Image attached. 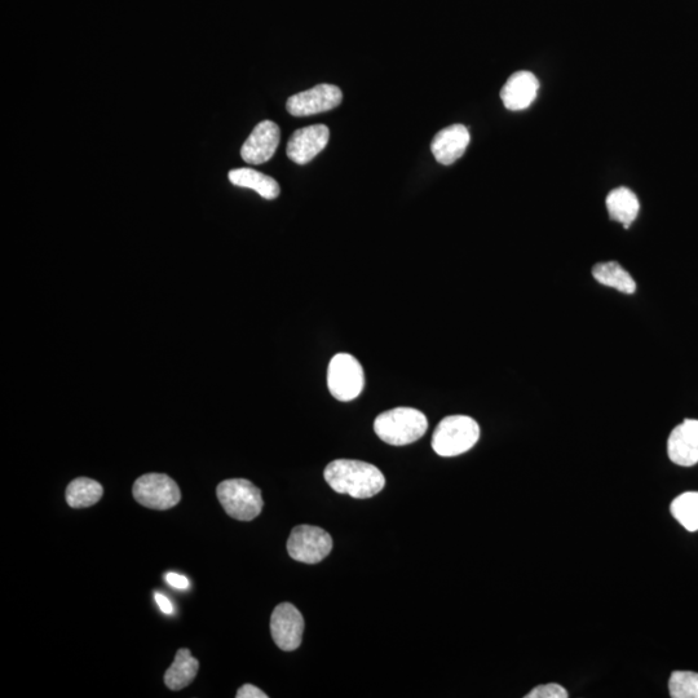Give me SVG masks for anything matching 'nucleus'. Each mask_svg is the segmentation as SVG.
Instances as JSON below:
<instances>
[{
  "label": "nucleus",
  "instance_id": "nucleus-12",
  "mask_svg": "<svg viewBox=\"0 0 698 698\" xmlns=\"http://www.w3.org/2000/svg\"><path fill=\"white\" fill-rule=\"evenodd\" d=\"M667 454L671 462L683 467L698 463V421L686 419L675 427L667 440Z\"/></svg>",
  "mask_w": 698,
  "mask_h": 698
},
{
  "label": "nucleus",
  "instance_id": "nucleus-23",
  "mask_svg": "<svg viewBox=\"0 0 698 698\" xmlns=\"http://www.w3.org/2000/svg\"><path fill=\"white\" fill-rule=\"evenodd\" d=\"M237 698H268L267 693H264L262 689L253 686V684H245L240 689H238Z\"/></svg>",
  "mask_w": 698,
  "mask_h": 698
},
{
  "label": "nucleus",
  "instance_id": "nucleus-3",
  "mask_svg": "<svg viewBox=\"0 0 698 698\" xmlns=\"http://www.w3.org/2000/svg\"><path fill=\"white\" fill-rule=\"evenodd\" d=\"M480 439L479 424L467 415H450L437 424L432 448L441 457H457L468 452Z\"/></svg>",
  "mask_w": 698,
  "mask_h": 698
},
{
  "label": "nucleus",
  "instance_id": "nucleus-13",
  "mask_svg": "<svg viewBox=\"0 0 698 698\" xmlns=\"http://www.w3.org/2000/svg\"><path fill=\"white\" fill-rule=\"evenodd\" d=\"M471 136L468 128L463 125H453L444 128L432 140L431 150L436 161L441 165H453L465 154Z\"/></svg>",
  "mask_w": 698,
  "mask_h": 698
},
{
  "label": "nucleus",
  "instance_id": "nucleus-11",
  "mask_svg": "<svg viewBox=\"0 0 698 698\" xmlns=\"http://www.w3.org/2000/svg\"><path fill=\"white\" fill-rule=\"evenodd\" d=\"M329 139L330 131L325 125L300 128L287 143V157L297 165H307L326 148Z\"/></svg>",
  "mask_w": 698,
  "mask_h": 698
},
{
  "label": "nucleus",
  "instance_id": "nucleus-15",
  "mask_svg": "<svg viewBox=\"0 0 698 698\" xmlns=\"http://www.w3.org/2000/svg\"><path fill=\"white\" fill-rule=\"evenodd\" d=\"M607 210L614 222L621 223L625 229H629L634 220L638 218L640 202L638 197L629 188L620 187L613 189L607 197Z\"/></svg>",
  "mask_w": 698,
  "mask_h": 698
},
{
  "label": "nucleus",
  "instance_id": "nucleus-10",
  "mask_svg": "<svg viewBox=\"0 0 698 698\" xmlns=\"http://www.w3.org/2000/svg\"><path fill=\"white\" fill-rule=\"evenodd\" d=\"M280 139V127L275 122H260L242 145L241 157L249 165H262L275 156Z\"/></svg>",
  "mask_w": 698,
  "mask_h": 698
},
{
  "label": "nucleus",
  "instance_id": "nucleus-16",
  "mask_svg": "<svg viewBox=\"0 0 698 698\" xmlns=\"http://www.w3.org/2000/svg\"><path fill=\"white\" fill-rule=\"evenodd\" d=\"M229 180L236 187L253 189L264 200H276L280 196V185L271 176L253 169H236L229 171Z\"/></svg>",
  "mask_w": 698,
  "mask_h": 698
},
{
  "label": "nucleus",
  "instance_id": "nucleus-25",
  "mask_svg": "<svg viewBox=\"0 0 698 698\" xmlns=\"http://www.w3.org/2000/svg\"><path fill=\"white\" fill-rule=\"evenodd\" d=\"M154 599H156L158 607L161 608V611L163 613H166V614L174 613V605H172L170 600L167 599L165 595H163L161 593H154Z\"/></svg>",
  "mask_w": 698,
  "mask_h": 698
},
{
  "label": "nucleus",
  "instance_id": "nucleus-4",
  "mask_svg": "<svg viewBox=\"0 0 698 698\" xmlns=\"http://www.w3.org/2000/svg\"><path fill=\"white\" fill-rule=\"evenodd\" d=\"M220 505L231 518L251 521L258 518L264 507L262 492L245 479L225 480L216 489Z\"/></svg>",
  "mask_w": 698,
  "mask_h": 698
},
{
  "label": "nucleus",
  "instance_id": "nucleus-6",
  "mask_svg": "<svg viewBox=\"0 0 698 698\" xmlns=\"http://www.w3.org/2000/svg\"><path fill=\"white\" fill-rule=\"evenodd\" d=\"M132 494L141 506L161 511L175 507L181 499L178 484L165 474L140 476L135 481Z\"/></svg>",
  "mask_w": 698,
  "mask_h": 698
},
{
  "label": "nucleus",
  "instance_id": "nucleus-22",
  "mask_svg": "<svg viewBox=\"0 0 698 698\" xmlns=\"http://www.w3.org/2000/svg\"><path fill=\"white\" fill-rule=\"evenodd\" d=\"M527 698H567L569 697V693L567 692V689H565L563 686H560V684L556 683H550V684H543V686H538L533 689V691H530L527 696Z\"/></svg>",
  "mask_w": 698,
  "mask_h": 698
},
{
  "label": "nucleus",
  "instance_id": "nucleus-2",
  "mask_svg": "<svg viewBox=\"0 0 698 698\" xmlns=\"http://www.w3.org/2000/svg\"><path fill=\"white\" fill-rule=\"evenodd\" d=\"M426 415L413 408H396L379 414L374 431L384 443L404 446L415 443L426 434Z\"/></svg>",
  "mask_w": 698,
  "mask_h": 698
},
{
  "label": "nucleus",
  "instance_id": "nucleus-5",
  "mask_svg": "<svg viewBox=\"0 0 698 698\" xmlns=\"http://www.w3.org/2000/svg\"><path fill=\"white\" fill-rule=\"evenodd\" d=\"M365 386L364 369L360 361L349 353H338L328 369V387L335 399L352 401L361 395Z\"/></svg>",
  "mask_w": 698,
  "mask_h": 698
},
{
  "label": "nucleus",
  "instance_id": "nucleus-7",
  "mask_svg": "<svg viewBox=\"0 0 698 698\" xmlns=\"http://www.w3.org/2000/svg\"><path fill=\"white\" fill-rule=\"evenodd\" d=\"M331 549H333V540L330 534L312 525L295 527L287 541L289 555L300 563H320L330 554Z\"/></svg>",
  "mask_w": 698,
  "mask_h": 698
},
{
  "label": "nucleus",
  "instance_id": "nucleus-24",
  "mask_svg": "<svg viewBox=\"0 0 698 698\" xmlns=\"http://www.w3.org/2000/svg\"><path fill=\"white\" fill-rule=\"evenodd\" d=\"M165 580L167 581V583H169L170 586L175 587V589L178 590H188L189 586H191V583H189L188 578L181 576V574L178 573H167L165 576Z\"/></svg>",
  "mask_w": 698,
  "mask_h": 698
},
{
  "label": "nucleus",
  "instance_id": "nucleus-17",
  "mask_svg": "<svg viewBox=\"0 0 698 698\" xmlns=\"http://www.w3.org/2000/svg\"><path fill=\"white\" fill-rule=\"evenodd\" d=\"M198 669H200V662L192 656L191 651L187 648L179 649L174 662L166 671V686L171 691H180L188 687L196 678Z\"/></svg>",
  "mask_w": 698,
  "mask_h": 698
},
{
  "label": "nucleus",
  "instance_id": "nucleus-8",
  "mask_svg": "<svg viewBox=\"0 0 698 698\" xmlns=\"http://www.w3.org/2000/svg\"><path fill=\"white\" fill-rule=\"evenodd\" d=\"M342 100L343 94L339 87L318 85L311 90L289 97L286 109L291 116L309 117L337 108L342 104Z\"/></svg>",
  "mask_w": 698,
  "mask_h": 698
},
{
  "label": "nucleus",
  "instance_id": "nucleus-9",
  "mask_svg": "<svg viewBox=\"0 0 698 698\" xmlns=\"http://www.w3.org/2000/svg\"><path fill=\"white\" fill-rule=\"evenodd\" d=\"M271 633L278 648L285 652L295 651L303 639L302 613L290 603L277 605L271 617Z\"/></svg>",
  "mask_w": 698,
  "mask_h": 698
},
{
  "label": "nucleus",
  "instance_id": "nucleus-1",
  "mask_svg": "<svg viewBox=\"0 0 698 698\" xmlns=\"http://www.w3.org/2000/svg\"><path fill=\"white\" fill-rule=\"evenodd\" d=\"M324 476L331 489L352 498L377 496L386 485V479L378 467L352 459H338L329 463Z\"/></svg>",
  "mask_w": 698,
  "mask_h": 698
},
{
  "label": "nucleus",
  "instance_id": "nucleus-14",
  "mask_svg": "<svg viewBox=\"0 0 698 698\" xmlns=\"http://www.w3.org/2000/svg\"><path fill=\"white\" fill-rule=\"evenodd\" d=\"M540 82L536 75L530 72L512 74L506 85L502 87L501 99L508 110H524L536 100Z\"/></svg>",
  "mask_w": 698,
  "mask_h": 698
},
{
  "label": "nucleus",
  "instance_id": "nucleus-18",
  "mask_svg": "<svg viewBox=\"0 0 698 698\" xmlns=\"http://www.w3.org/2000/svg\"><path fill=\"white\" fill-rule=\"evenodd\" d=\"M593 276L599 284L612 287L624 294H634L636 282L621 264L607 262L596 264L593 268Z\"/></svg>",
  "mask_w": 698,
  "mask_h": 698
},
{
  "label": "nucleus",
  "instance_id": "nucleus-20",
  "mask_svg": "<svg viewBox=\"0 0 698 698\" xmlns=\"http://www.w3.org/2000/svg\"><path fill=\"white\" fill-rule=\"evenodd\" d=\"M671 515L688 532L698 530V492L680 494L671 502Z\"/></svg>",
  "mask_w": 698,
  "mask_h": 698
},
{
  "label": "nucleus",
  "instance_id": "nucleus-21",
  "mask_svg": "<svg viewBox=\"0 0 698 698\" xmlns=\"http://www.w3.org/2000/svg\"><path fill=\"white\" fill-rule=\"evenodd\" d=\"M673 698H698V674L692 671H674L669 680Z\"/></svg>",
  "mask_w": 698,
  "mask_h": 698
},
{
  "label": "nucleus",
  "instance_id": "nucleus-19",
  "mask_svg": "<svg viewBox=\"0 0 698 698\" xmlns=\"http://www.w3.org/2000/svg\"><path fill=\"white\" fill-rule=\"evenodd\" d=\"M103 494L100 483L88 477H78L66 488V502L72 508L91 507L100 501Z\"/></svg>",
  "mask_w": 698,
  "mask_h": 698
}]
</instances>
